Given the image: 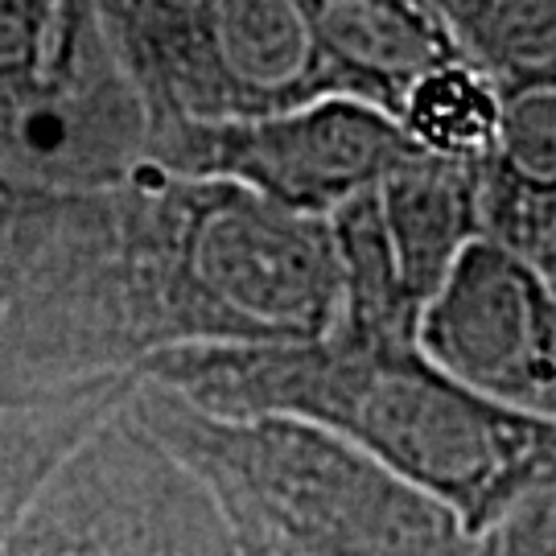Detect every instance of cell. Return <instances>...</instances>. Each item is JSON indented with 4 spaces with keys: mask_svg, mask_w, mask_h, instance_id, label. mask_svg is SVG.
<instances>
[{
    "mask_svg": "<svg viewBox=\"0 0 556 556\" xmlns=\"http://www.w3.org/2000/svg\"><path fill=\"white\" fill-rule=\"evenodd\" d=\"M4 556H243L219 495L128 400L50 475Z\"/></svg>",
    "mask_w": 556,
    "mask_h": 556,
    "instance_id": "6",
    "label": "cell"
},
{
    "mask_svg": "<svg viewBox=\"0 0 556 556\" xmlns=\"http://www.w3.org/2000/svg\"><path fill=\"white\" fill-rule=\"evenodd\" d=\"M128 413L285 556H475V532L413 478L321 425L206 413L140 379Z\"/></svg>",
    "mask_w": 556,
    "mask_h": 556,
    "instance_id": "3",
    "label": "cell"
},
{
    "mask_svg": "<svg viewBox=\"0 0 556 556\" xmlns=\"http://www.w3.org/2000/svg\"><path fill=\"white\" fill-rule=\"evenodd\" d=\"M149 161V112L96 0H0V178L108 190Z\"/></svg>",
    "mask_w": 556,
    "mask_h": 556,
    "instance_id": "5",
    "label": "cell"
},
{
    "mask_svg": "<svg viewBox=\"0 0 556 556\" xmlns=\"http://www.w3.org/2000/svg\"><path fill=\"white\" fill-rule=\"evenodd\" d=\"M429 4H438L441 13H445V21H450V17H454V13H457V9L466 4V0H429Z\"/></svg>",
    "mask_w": 556,
    "mask_h": 556,
    "instance_id": "13",
    "label": "cell"
},
{
    "mask_svg": "<svg viewBox=\"0 0 556 556\" xmlns=\"http://www.w3.org/2000/svg\"><path fill=\"white\" fill-rule=\"evenodd\" d=\"M124 75L169 124L268 116L355 96L326 34V0H96Z\"/></svg>",
    "mask_w": 556,
    "mask_h": 556,
    "instance_id": "4",
    "label": "cell"
},
{
    "mask_svg": "<svg viewBox=\"0 0 556 556\" xmlns=\"http://www.w3.org/2000/svg\"><path fill=\"white\" fill-rule=\"evenodd\" d=\"M137 376L206 413L321 425L445 498L470 532L556 475V420L482 400L417 334L334 326L293 346H178L149 355Z\"/></svg>",
    "mask_w": 556,
    "mask_h": 556,
    "instance_id": "1",
    "label": "cell"
},
{
    "mask_svg": "<svg viewBox=\"0 0 556 556\" xmlns=\"http://www.w3.org/2000/svg\"><path fill=\"white\" fill-rule=\"evenodd\" d=\"M326 4H330V13H334L338 4H355V0H326ZM330 13H326V17H330Z\"/></svg>",
    "mask_w": 556,
    "mask_h": 556,
    "instance_id": "14",
    "label": "cell"
},
{
    "mask_svg": "<svg viewBox=\"0 0 556 556\" xmlns=\"http://www.w3.org/2000/svg\"><path fill=\"white\" fill-rule=\"evenodd\" d=\"M236 523V519H231ZM236 532H239V544H243V556H285L280 548H273L264 536H256L252 528H243V523H236Z\"/></svg>",
    "mask_w": 556,
    "mask_h": 556,
    "instance_id": "12",
    "label": "cell"
},
{
    "mask_svg": "<svg viewBox=\"0 0 556 556\" xmlns=\"http://www.w3.org/2000/svg\"><path fill=\"white\" fill-rule=\"evenodd\" d=\"M425 153L392 112L358 96L268 112V116L169 124L149 140V161L174 174L227 178L301 215L334 219L396 165Z\"/></svg>",
    "mask_w": 556,
    "mask_h": 556,
    "instance_id": "7",
    "label": "cell"
},
{
    "mask_svg": "<svg viewBox=\"0 0 556 556\" xmlns=\"http://www.w3.org/2000/svg\"><path fill=\"white\" fill-rule=\"evenodd\" d=\"M475 556H556V475L498 507L475 532Z\"/></svg>",
    "mask_w": 556,
    "mask_h": 556,
    "instance_id": "11",
    "label": "cell"
},
{
    "mask_svg": "<svg viewBox=\"0 0 556 556\" xmlns=\"http://www.w3.org/2000/svg\"><path fill=\"white\" fill-rule=\"evenodd\" d=\"M420 351L491 404L556 420V289L478 236L417 318Z\"/></svg>",
    "mask_w": 556,
    "mask_h": 556,
    "instance_id": "9",
    "label": "cell"
},
{
    "mask_svg": "<svg viewBox=\"0 0 556 556\" xmlns=\"http://www.w3.org/2000/svg\"><path fill=\"white\" fill-rule=\"evenodd\" d=\"M112 202L116 301L137 367L178 346H293L338 326L330 219L153 161L112 186Z\"/></svg>",
    "mask_w": 556,
    "mask_h": 556,
    "instance_id": "2",
    "label": "cell"
},
{
    "mask_svg": "<svg viewBox=\"0 0 556 556\" xmlns=\"http://www.w3.org/2000/svg\"><path fill=\"white\" fill-rule=\"evenodd\" d=\"M486 161L413 153L338 211L330 219L342 264L338 326L417 334L420 309L482 236Z\"/></svg>",
    "mask_w": 556,
    "mask_h": 556,
    "instance_id": "8",
    "label": "cell"
},
{
    "mask_svg": "<svg viewBox=\"0 0 556 556\" xmlns=\"http://www.w3.org/2000/svg\"><path fill=\"white\" fill-rule=\"evenodd\" d=\"M140 376L96 379L59 396H0V556L66 457L137 392Z\"/></svg>",
    "mask_w": 556,
    "mask_h": 556,
    "instance_id": "10",
    "label": "cell"
}]
</instances>
